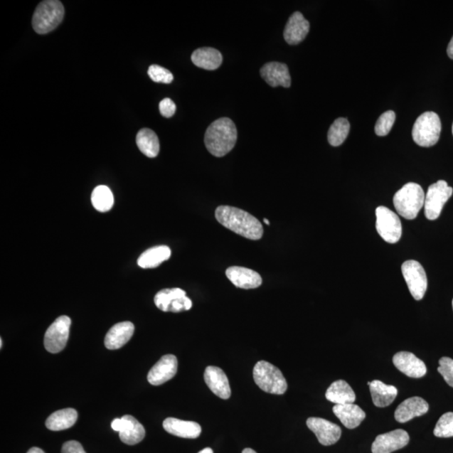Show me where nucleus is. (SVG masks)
<instances>
[{
    "instance_id": "obj_1",
    "label": "nucleus",
    "mask_w": 453,
    "mask_h": 453,
    "mask_svg": "<svg viewBox=\"0 0 453 453\" xmlns=\"http://www.w3.org/2000/svg\"><path fill=\"white\" fill-rule=\"evenodd\" d=\"M218 223L246 239L259 240L263 236L262 224L251 214L230 206L218 207L215 212Z\"/></svg>"
},
{
    "instance_id": "obj_2",
    "label": "nucleus",
    "mask_w": 453,
    "mask_h": 453,
    "mask_svg": "<svg viewBox=\"0 0 453 453\" xmlns=\"http://www.w3.org/2000/svg\"><path fill=\"white\" fill-rule=\"evenodd\" d=\"M238 132L235 123L230 119L221 118L215 120L205 134L204 142L208 151L216 157H223L235 148Z\"/></svg>"
},
{
    "instance_id": "obj_3",
    "label": "nucleus",
    "mask_w": 453,
    "mask_h": 453,
    "mask_svg": "<svg viewBox=\"0 0 453 453\" xmlns=\"http://www.w3.org/2000/svg\"><path fill=\"white\" fill-rule=\"evenodd\" d=\"M424 191L419 184L409 182L394 196V205L397 213L408 220L417 217L425 203Z\"/></svg>"
},
{
    "instance_id": "obj_4",
    "label": "nucleus",
    "mask_w": 453,
    "mask_h": 453,
    "mask_svg": "<svg viewBox=\"0 0 453 453\" xmlns=\"http://www.w3.org/2000/svg\"><path fill=\"white\" fill-rule=\"evenodd\" d=\"M65 15L64 6L58 0H46L36 7L32 26L36 33L48 34L57 28L63 21Z\"/></svg>"
},
{
    "instance_id": "obj_5",
    "label": "nucleus",
    "mask_w": 453,
    "mask_h": 453,
    "mask_svg": "<svg viewBox=\"0 0 453 453\" xmlns=\"http://www.w3.org/2000/svg\"><path fill=\"white\" fill-rule=\"evenodd\" d=\"M255 384L266 393L283 395L287 390V382L278 368L266 361H260L254 368Z\"/></svg>"
},
{
    "instance_id": "obj_6",
    "label": "nucleus",
    "mask_w": 453,
    "mask_h": 453,
    "mask_svg": "<svg viewBox=\"0 0 453 453\" xmlns=\"http://www.w3.org/2000/svg\"><path fill=\"white\" fill-rule=\"evenodd\" d=\"M441 119L434 112H426L418 117L412 129V138L415 144L422 147L435 146L440 138Z\"/></svg>"
},
{
    "instance_id": "obj_7",
    "label": "nucleus",
    "mask_w": 453,
    "mask_h": 453,
    "mask_svg": "<svg viewBox=\"0 0 453 453\" xmlns=\"http://www.w3.org/2000/svg\"><path fill=\"white\" fill-rule=\"evenodd\" d=\"M452 193L453 189L445 181L440 180L430 186L425 198V216L429 220H436Z\"/></svg>"
},
{
    "instance_id": "obj_8",
    "label": "nucleus",
    "mask_w": 453,
    "mask_h": 453,
    "mask_svg": "<svg viewBox=\"0 0 453 453\" xmlns=\"http://www.w3.org/2000/svg\"><path fill=\"white\" fill-rule=\"evenodd\" d=\"M376 230L382 239L389 244L399 242L403 235V224L398 215L383 206L376 209Z\"/></svg>"
},
{
    "instance_id": "obj_9",
    "label": "nucleus",
    "mask_w": 453,
    "mask_h": 453,
    "mask_svg": "<svg viewBox=\"0 0 453 453\" xmlns=\"http://www.w3.org/2000/svg\"><path fill=\"white\" fill-rule=\"evenodd\" d=\"M72 321L68 316L55 319L46 330L44 339L45 348L50 353L62 352L68 343Z\"/></svg>"
},
{
    "instance_id": "obj_10",
    "label": "nucleus",
    "mask_w": 453,
    "mask_h": 453,
    "mask_svg": "<svg viewBox=\"0 0 453 453\" xmlns=\"http://www.w3.org/2000/svg\"><path fill=\"white\" fill-rule=\"evenodd\" d=\"M403 277L415 300H422L427 289V277L422 265L415 260H407L401 266Z\"/></svg>"
},
{
    "instance_id": "obj_11",
    "label": "nucleus",
    "mask_w": 453,
    "mask_h": 453,
    "mask_svg": "<svg viewBox=\"0 0 453 453\" xmlns=\"http://www.w3.org/2000/svg\"><path fill=\"white\" fill-rule=\"evenodd\" d=\"M156 306L165 312H181L188 311L193 307V302L186 297V293L180 288L164 289L159 292L155 299Z\"/></svg>"
},
{
    "instance_id": "obj_12",
    "label": "nucleus",
    "mask_w": 453,
    "mask_h": 453,
    "mask_svg": "<svg viewBox=\"0 0 453 453\" xmlns=\"http://www.w3.org/2000/svg\"><path fill=\"white\" fill-rule=\"evenodd\" d=\"M114 431L119 432L120 440L125 444H138L146 436V430L132 415H126L122 418H117L111 423Z\"/></svg>"
},
{
    "instance_id": "obj_13",
    "label": "nucleus",
    "mask_w": 453,
    "mask_h": 453,
    "mask_svg": "<svg viewBox=\"0 0 453 453\" xmlns=\"http://www.w3.org/2000/svg\"><path fill=\"white\" fill-rule=\"evenodd\" d=\"M307 425L308 428L316 434L317 440L324 446L335 444L342 435V430L337 424L325 419L311 417L307 420Z\"/></svg>"
},
{
    "instance_id": "obj_14",
    "label": "nucleus",
    "mask_w": 453,
    "mask_h": 453,
    "mask_svg": "<svg viewBox=\"0 0 453 453\" xmlns=\"http://www.w3.org/2000/svg\"><path fill=\"white\" fill-rule=\"evenodd\" d=\"M409 434L404 430H395L378 436L372 444L373 453H391L408 445Z\"/></svg>"
},
{
    "instance_id": "obj_15",
    "label": "nucleus",
    "mask_w": 453,
    "mask_h": 453,
    "mask_svg": "<svg viewBox=\"0 0 453 453\" xmlns=\"http://www.w3.org/2000/svg\"><path fill=\"white\" fill-rule=\"evenodd\" d=\"M178 362L174 355H164L151 371L147 376L149 384L152 385H161L169 381L176 375Z\"/></svg>"
},
{
    "instance_id": "obj_16",
    "label": "nucleus",
    "mask_w": 453,
    "mask_h": 453,
    "mask_svg": "<svg viewBox=\"0 0 453 453\" xmlns=\"http://www.w3.org/2000/svg\"><path fill=\"white\" fill-rule=\"evenodd\" d=\"M204 380L213 394L223 400L230 399L231 396L230 381L222 368L208 366L205 370Z\"/></svg>"
},
{
    "instance_id": "obj_17",
    "label": "nucleus",
    "mask_w": 453,
    "mask_h": 453,
    "mask_svg": "<svg viewBox=\"0 0 453 453\" xmlns=\"http://www.w3.org/2000/svg\"><path fill=\"white\" fill-rule=\"evenodd\" d=\"M310 23L301 12H295L289 18L284 31V38L289 45H297L309 33Z\"/></svg>"
},
{
    "instance_id": "obj_18",
    "label": "nucleus",
    "mask_w": 453,
    "mask_h": 453,
    "mask_svg": "<svg viewBox=\"0 0 453 453\" xmlns=\"http://www.w3.org/2000/svg\"><path fill=\"white\" fill-rule=\"evenodd\" d=\"M393 363L406 376L415 379L426 375L427 371L426 364L412 353H397L393 358Z\"/></svg>"
},
{
    "instance_id": "obj_19",
    "label": "nucleus",
    "mask_w": 453,
    "mask_h": 453,
    "mask_svg": "<svg viewBox=\"0 0 453 453\" xmlns=\"http://www.w3.org/2000/svg\"><path fill=\"white\" fill-rule=\"evenodd\" d=\"M260 74L270 86L291 87V75L286 64L277 62L266 63L260 69Z\"/></svg>"
},
{
    "instance_id": "obj_20",
    "label": "nucleus",
    "mask_w": 453,
    "mask_h": 453,
    "mask_svg": "<svg viewBox=\"0 0 453 453\" xmlns=\"http://www.w3.org/2000/svg\"><path fill=\"white\" fill-rule=\"evenodd\" d=\"M429 405L420 397L415 396L403 401L395 412V418L400 423H405L415 417H422L427 413Z\"/></svg>"
},
{
    "instance_id": "obj_21",
    "label": "nucleus",
    "mask_w": 453,
    "mask_h": 453,
    "mask_svg": "<svg viewBox=\"0 0 453 453\" xmlns=\"http://www.w3.org/2000/svg\"><path fill=\"white\" fill-rule=\"evenodd\" d=\"M228 279L238 288L255 289L262 284V278L259 273L250 269L232 266L226 270Z\"/></svg>"
},
{
    "instance_id": "obj_22",
    "label": "nucleus",
    "mask_w": 453,
    "mask_h": 453,
    "mask_svg": "<svg viewBox=\"0 0 453 453\" xmlns=\"http://www.w3.org/2000/svg\"><path fill=\"white\" fill-rule=\"evenodd\" d=\"M134 333L132 322L122 321L112 326L106 335L105 344L107 349L116 350L124 346Z\"/></svg>"
},
{
    "instance_id": "obj_23",
    "label": "nucleus",
    "mask_w": 453,
    "mask_h": 453,
    "mask_svg": "<svg viewBox=\"0 0 453 453\" xmlns=\"http://www.w3.org/2000/svg\"><path fill=\"white\" fill-rule=\"evenodd\" d=\"M163 427L171 435L182 438H198L202 432V427L198 423L172 417L164 420Z\"/></svg>"
},
{
    "instance_id": "obj_24",
    "label": "nucleus",
    "mask_w": 453,
    "mask_h": 453,
    "mask_svg": "<svg viewBox=\"0 0 453 453\" xmlns=\"http://www.w3.org/2000/svg\"><path fill=\"white\" fill-rule=\"evenodd\" d=\"M333 412L343 426L348 429L358 427L366 417V412L354 403L335 405Z\"/></svg>"
},
{
    "instance_id": "obj_25",
    "label": "nucleus",
    "mask_w": 453,
    "mask_h": 453,
    "mask_svg": "<svg viewBox=\"0 0 453 453\" xmlns=\"http://www.w3.org/2000/svg\"><path fill=\"white\" fill-rule=\"evenodd\" d=\"M371 388L373 403L377 407H387L395 400L398 391L393 385H388L380 380H373L368 384Z\"/></svg>"
},
{
    "instance_id": "obj_26",
    "label": "nucleus",
    "mask_w": 453,
    "mask_h": 453,
    "mask_svg": "<svg viewBox=\"0 0 453 453\" xmlns=\"http://www.w3.org/2000/svg\"><path fill=\"white\" fill-rule=\"evenodd\" d=\"M191 60L196 66L213 71L221 66L223 63V55L220 51L211 48H199L191 55Z\"/></svg>"
},
{
    "instance_id": "obj_27",
    "label": "nucleus",
    "mask_w": 453,
    "mask_h": 453,
    "mask_svg": "<svg viewBox=\"0 0 453 453\" xmlns=\"http://www.w3.org/2000/svg\"><path fill=\"white\" fill-rule=\"evenodd\" d=\"M326 398L335 405L352 404L356 400V395L346 381L337 380L326 390Z\"/></svg>"
},
{
    "instance_id": "obj_28",
    "label": "nucleus",
    "mask_w": 453,
    "mask_h": 453,
    "mask_svg": "<svg viewBox=\"0 0 453 453\" xmlns=\"http://www.w3.org/2000/svg\"><path fill=\"white\" fill-rule=\"evenodd\" d=\"M171 250L166 245L156 246L144 251L138 259L139 267L143 269L156 268L159 265L169 260Z\"/></svg>"
},
{
    "instance_id": "obj_29",
    "label": "nucleus",
    "mask_w": 453,
    "mask_h": 453,
    "mask_svg": "<svg viewBox=\"0 0 453 453\" xmlns=\"http://www.w3.org/2000/svg\"><path fill=\"white\" fill-rule=\"evenodd\" d=\"M78 417V412L75 409L60 410L50 415L46 420V427L50 431H63V430L71 428L76 423Z\"/></svg>"
},
{
    "instance_id": "obj_30",
    "label": "nucleus",
    "mask_w": 453,
    "mask_h": 453,
    "mask_svg": "<svg viewBox=\"0 0 453 453\" xmlns=\"http://www.w3.org/2000/svg\"><path fill=\"white\" fill-rule=\"evenodd\" d=\"M137 144L139 151L149 158H155L160 152V142L151 129H140L137 134Z\"/></svg>"
},
{
    "instance_id": "obj_31",
    "label": "nucleus",
    "mask_w": 453,
    "mask_h": 453,
    "mask_svg": "<svg viewBox=\"0 0 453 453\" xmlns=\"http://www.w3.org/2000/svg\"><path fill=\"white\" fill-rule=\"evenodd\" d=\"M92 203L97 211L101 213L109 212L114 206V195L107 186H97L92 193Z\"/></svg>"
},
{
    "instance_id": "obj_32",
    "label": "nucleus",
    "mask_w": 453,
    "mask_h": 453,
    "mask_svg": "<svg viewBox=\"0 0 453 453\" xmlns=\"http://www.w3.org/2000/svg\"><path fill=\"white\" fill-rule=\"evenodd\" d=\"M350 130L348 120L344 118L336 119L329 130L328 139L331 146H339L347 139Z\"/></svg>"
},
{
    "instance_id": "obj_33",
    "label": "nucleus",
    "mask_w": 453,
    "mask_h": 453,
    "mask_svg": "<svg viewBox=\"0 0 453 453\" xmlns=\"http://www.w3.org/2000/svg\"><path fill=\"white\" fill-rule=\"evenodd\" d=\"M434 435L443 438L453 437V412L442 415L434 429Z\"/></svg>"
},
{
    "instance_id": "obj_34",
    "label": "nucleus",
    "mask_w": 453,
    "mask_h": 453,
    "mask_svg": "<svg viewBox=\"0 0 453 453\" xmlns=\"http://www.w3.org/2000/svg\"><path fill=\"white\" fill-rule=\"evenodd\" d=\"M395 113L394 111H386L383 114L375 124V134L378 137H385L390 132L395 121Z\"/></svg>"
},
{
    "instance_id": "obj_35",
    "label": "nucleus",
    "mask_w": 453,
    "mask_h": 453,
    "mask_svg": "<svg viewBox=\"0 0 453 453\" xmlns=\"http://www.w3.org/2000/svg\"><path fill=\"white\" fill-rule=\"evenodd\" d=\"M148 75L151 80L155 82L170 84L174 79V74L169 70L158 66V65H151L149 68Z\"/></svg>"
},
{
    "instance_id": "obj_36",
    "label": "nucleus",
    "mask_w": 453,
    "mask_h": 453,
    "mask_svg": "<svg viewBox=\"0 0 453 453\" xmlns=\"http://www.w3.org/2000/svg\"><path fill=\"white\" fill-rule=\"evenodd\" d=\"M447 384L453 388V359L448 357H443L439 361L437 368Z\"/></svg>"
},
{
    "instance_id": "obj_37",
    "label": "nucleus",
    "mask_w": 453,
    "mask_h": 453,
    "mask_svg": "<svg viewBox=\"0 0 453 453\" xmlns=\"http://www.w3.org/2000/svg\"><path fill=\"white\" fill-rule=\"evenodd\" d=\"M159 109H160L161 114L165 118H171L176 113V106L175 102L171 99H164L161 101L159 105Z\"/></svg>"
},
{
    "instance_id": "obj_38",
    "label": "nucleus",
    "mask_w": 453,
    "mask_h": 453,
    "mask_svg": "<svg viewBox=\"0 0 453 453\" xmlns=\"http://www.w3.org/2000/svg\"><path fill=\"white\" fill-rule=\"evenodd\" d=\"M62 453H87L83 449L80 442L77 441H69L65 442L63 448Z\"/></svg>"
},
{
    "instance_id": "obj_39",
    "label": "nucleus",
    "mask_w": 453,
    "mask_h": 453,
    "mask_svg": "<svg viewBox=\"0 0 453 453\" xmlns=\"http://www.w3.org/2000/svg\"><path fill=\"white\" fill-rule=\"evenodd\" d=\"M447 51L448 57L453 60V36L451 41L449 42V44H448Z\"/></svg>"
},
{
    "instance_id": "obj_40",
    "label": "nucleus",
    "mask_w": 453,
    "mask_h": 453,
    "mask_svg": "<svg viewBox=\"0 0 453 453\" xmlns=\"http://www.w3.org/2000/svg\"><path fill=\"white\" fill-rule=\"evenodd\" d=\"M27 453H46L43 450H41L39 447H32Z\"/></svg>"
},
{
    "instance_id": "obj_41",
    "label": "nucleus",
    "mask_w": 453,
    "mask_h": 453,
    "mask_svg": "<svg viewBox=\"0 0 453 453\" xmlns=\"http://www.w3.org/2000/svg\"><path fill=\"white\" fill-rule=\"evenodd\" d=\"M198 453H213V451L212 448L207 447V448H204L203 450L199 452Z\"/></svg>"
},
{
    "instance_id": "obj_42",
    "label": "nucleus",
    "mask_w": 453,
    "mask_h": 453,
    "mask_svg": "<svg viewBox=\"0 0 453 453\" xmlns=\"http://www.w3.org/2000/svg\"><path fill=\"white\" fill-rule=\"evenodd\" d=\"M242 453H257V452L254 451L253 449H251V448H246V449L243 451Z\"/></svg>"
},
{
    "instance_id": "obj_43",
    "label": "nucleus",
    "mask_w": 453,
    "mask_h": 453,
    "mask_svg": "<svg viewBox=\"0 0 453 453\" xmlns=\"http://www.w3.org/2000/svg\"><path fill=\"white\" fill-rule=\"evenodd\" d=\"M264 222L265 223L267 224V225H270V222L268 221V219L265 218Z\"/></svg>"
},
{
    "instance_id": "obj_44",
    "label": "nucleus",
    "mask_w": 453,
    "mask_h": 453,
    "mask_svg": "<svg viewBox=\"0 0 453 453\" xmlns=\"http://www.w3.org/2000/svg\"><path fill=\"white\" fill-rule=\"evenodd\" d=\"M0 348H3V340H2V339H0Z\"/></svg>"
},
{
    "instance_id": "obj_45",
    "label": "nucleus",
    "mask_w": 453,
    "mask_h": 453,
    "mask_svg": "<svg viewBox=\"0 0 453 453\" xmlns=\"http://www.w3.org/2000/svg\"><path fill=\"white\" fill-rule=\"evenodd\" d=\"M452 134H453V124H452Z\"/></svg>"
},
{
    "instance_id": "obj_46",
    "label": "nucleus",
    "mask_w": 453,
    "mask_h": 453,
    "mask_svg": "<svg viewBox=\"0 0 453 453\" xmlns=\"http://www.w3.org/2000/svg\"><path fill=\"white\" fill-rule=\"evenodd\" d=\"M452 308H453V300H452Z\"/></svg>"
}]
</instances>
